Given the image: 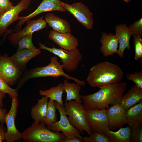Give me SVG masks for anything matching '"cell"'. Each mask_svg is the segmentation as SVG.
<instances>
[{"label": "cell", "instance_id": "obj_17", "mask_svg": "<svg viewBox=\"0 0 142 142\" xmlns=\"http://www.w3.org/2000/svg\"><path fill=\"white\" fill-rule=\"evenodd\" d=\"M48 37L61 48L66 50L70 51L77 48L78 45V39L71 33H62L51 30Z\"/></svg>", "mask_w": 142, "mask_h": 142}, {"label": "cell", "instance_id": "obj_36", "mask_svg": "<svg viewBox=\"0 0 142 142\" xmlns=\"http://www.w3.org/2000/svg\"><path fill=\"white\" fill-rule=\"evenodd\" d=\"M6 129L3 124L0 123V142H2L5 140V135Z\"/></svg>", "mask_w": 142, "mask_h": 142}, {"label": "cell", "instance_id": "obj_6", "mask_svg": "<svg viewBox=\"0 0 142 142\" xmlns=\"http://www.w3.org/2000/svg\"><path fill=\"white\" fill-rule=\"evenodd\" d=\"M38 44L40 49L48 51L59 57L62 63L63 69L68 72L75 71L83 59L82 55L77 48L68 51L54 46L51 48L48 47L40 42Z\"/></svg>", "mask_w": 142, "mask_h": 142}, {"label": "cell", "instance_id": "obj_24", "mask_svg": "<svg viewBox=\"0 0 142 142\" xmlns=\"http://www.w3.org/2000/svg\"><path fill=\"white\" fill-rule=\"evenodd\" d=\"M64 91L66 94L65 102L74 100L78 103L82 104V101L80 95L81 86L76 83H70L64 80L63 83Z\"/></svg>", "mask_w": 142, "mask_h": 142}, {"label": "cell", "instance_id": "obj_26", "mask_svg": "<svg viewBox=\"0 0 142 142\" xmlns=\"http://www.w3.org/2000/svg\"><path fill=\"white\" fill-rule=\"evenodd\" d=\"M64 91L63 83H60L58 85L52 87L49 89L40 90L39 93L40 95L46 97L64 106L62 100V94Z\"/></svg>", "mask_w": 142, "mask_h": 142}, {"label": "cell", "instance_id": "obj_15", "mask_svg": "<svg viewBox=\"0 0 142 142\" xmlns=\"http://www.w3.org/2000/svg\"><path fill=\"white\" fill-rule=\"evenodd\" d=\"M107 112L109 129L115 130L122 127L127 124L126 110L120 103L107 107Z\"/></svg>", "mask_w": 142, "mask_h": 142}, {"label": "cell", "instance_id": "obj_37", "mask_svg": "<svg viewBox=\"0 0 142 142\" xmlns=\"http://www.w3.org/2000/svg\"><path fill=\"white\" fill-rule=\"evenodd\" d=\"M7 113L6 109L0 108V122L1 124H3L4 123V118Z\"/></svg>", "mask_w": 142, "mask_h": 142}, {"label": "cell", "instance_id": "obj_14", "mask_svg": "<svg viewBox=\"0 0 142 142\" xmlns=\"http://www.w3.org/2000/svg\"><path fill=\"white\" fill-rule=\"evenodd\" d=\"M44 17L43 16L38 19L28 20L26 22V26L22 30L15 33L11 32L8 37L11 44L14 46H17L18 42L22 37L46 28L47 23L43 19Z\"/></svg>", "mask_w": 142, "mask_h": 142}, {"label": "cell", "instance_id": "obj_12", "mask_svg": "<svg viewBox=\"0 0 142 142\" xmlns=\"http://www.w3.org/2000/svg\"><path fill=\"white\" fill-rule=\"evenodd\" d=\"M31 1V0H21L17 5L0 15V37L8 30L9 26L18 20L19 13L28 8Z\"/></svg>", "mask_w": 142, "mask_h": 142}, {"label": "cell", "instance_id": "obj_22", "mask_svg": "<svg viewBox=\"0 0 142 142\" xmlns=\"http://www.w3.org/2000/svg\"><path fill=\"white\" fill-rule=\"evenodd\" d=\"M127 124L131 128L142 125V100L126 110Z\"/></svg>", "mask_w": 142, "mask_h": 142}, {"label": "cell", "instance_id": "obj_3", "mask_svg": "<svg viewBox=\"0 0 142 142\" xmlns=\"http://www.w3.org/2000/svg\"><path fill=\"white\" fill-rule=\"evenodd\" d=\"M50 59V63L46 66L27 69L23 72L17 81V90L18 91L30 79L46 77L57 78L63 76L66 79L73 80L81 86L85 85L84 81L71 77L64 72L62 65L59 62L57 56H52Z\"/></svg>", "mask_w": 142, "mask_h": 142}, {"label": "cell", "instance_id": "obj_13", "mask_svg": "<svg viewBox=\"0 0 142 142\" xmlns=\"http://www.w3.org/2000/svg\"><path fill=\"white\" fill-rule=\"evenodd\" d=\"M58 11L65 12L62 2L59 0H43L37 9L28 15L19 16V22L16 26L14 31L17 32L21 30L22 26L26 21L42 13L49 11Z\"/></svg>", "mask_w": 142, "mask_h": 142}, {"label": "cell", "instance_id": "obj_2", "mask_svg": "<svg viewBox=\"0 0 142 142\" xmlns=\"http://www.w3.org/2000/svg\"><path fill=\"white\" fill-rule=\"evenodd\" d=\"M123 76V71L118 65L104 61L90 68L86 80L91 87L100 88L120 82Z\"/></svg>", "mask_w": 142, "mask_h": 142}, {"label": "cell", "instance_id": "obj_21", "mask_svg": "<svg viewBox=\"0 0 142 142\" xmlns=\"http://www.w3.org/2000/svg\"><path fill=\"white\" fill-rule=\"evenodd\" d=\"M142 100V89L133 85L121 99L120 104L126 110Z\"/></svg>", "mask_w": 142, "mask_h": 142}, {"label": "cell", "instance_id": "obj_8", "mask_svg": "<svg viewBox=\"0 0 142 142\" xmlns=\"http://www.w3.org/2000/svg\"><path fill=\"white\" fill-rule=\"evenodd\" d=\"M85 114L92 133H104L109 130L106 109L85 110Z\"/></svg>", "mask_w": 142, "mask_h": 142}, {"label": "cell", "instance_id": "obj_28", "mask_svg": "<svg viewBox=\"0 0 142 142\" xmlns=\"http://www.w3.org/2000/svg\"><path fill=\"white\" fill-rule=\"evenodd\" d=\"M84 142H110L109 138L103 133L94 132L89 136H85L83 138Z\"/></svg>", "mask_w": 142, "mask_h": 142}, {"label": "cell", "instance_id": "obj_30", "mask_svg": "<svg viewBox=\"0 0 142 142\" xmlns=\"http://www.w3.org/2000/svg\"><path fill=\"white\" fill-rule=\"evenodd\" d=\"M133 41L134 47V59L138 60L142 57V37L133 36Z\"/></svg>", "mask_w": 142, "mask_h": 142}, {"label": "cell", "instance_id": "obj_9", "mask_svg": "<svg viewBox=\"0 0 142 142\" xmlns=\"http://www.w3.org/2000/svg\"><path fill=\"white\" fill-rule=\"evenodd\" d=\"M66 11L73 15L87 29H91L93 26V15L88 7L80 2L69 4L62 2Z\"/></svg>", "mask_w": 142, "mask_h": 142}, {"label": "cell", "instance_id": "obj_34", "mask_svg": "<svg viewBox=\"0 0 142 142\" xmlns=\"http://www.w3.org/2000/svg\"><path fill=\"white\" fill-rule=\"evenodd\" d=\"M130 142H142V125L136 128H132Z\"/></svg>", "mask_w": 142, "mask_h": 142}, {"label": "cell", "instance_id": "obj_33", "mask_svg": "<svg viewBox=\"0 0 142 142\" xmlns=\"http://www.w3.org/2000/svg\"><path fill=\"white\" fill-rule=\"evenodd\" d=\"M0 91L8 94L11 98L18 97V94L16 88L13 89L11 88L2 79L0 78Z\"/></svg>", "mask_w": 142, "mask_h": 142}, {"label": "cell", "instance_id": "obj_4", "mask_svg": "<svg viewBox=\"0 0 142 142\" xmlns=\"http://www.w3.org/2000/svg\"><path fill=\"white\" fill-rule=\"evenodd\" d=\"M21 134L22 139L26 142H63L66 137L63 133L53 132L40 122H34Z\"/></svg>", "mask_w": 142, "mask_h": 142}, {"label": "cell", "instance_id": "obj_39", "mask_svg": "<svg viewBox=\"0 0 142 142\" xmlns=\"http://www.w3.org/2000/svg\"><path fill=\"white\" fill-rule=\"evenodd\" d=\"M6 93L0 91V108H2L4 107L3 99L5 97Z\"/></svg>", "mask_w": 142, "mask_h": 142}, {"label": "cell", "instance_id": "obj_35", "mask_svg": "<svg viewBox=\"0 0 142 142\" xmlns=\"http://www.w3.org/2000/svg\"><path fill=\"white\" fill-rule=\"evenodd\" d=\"M13 6L9 0H0V15L8 11Z\"/></svg>", "mask_w": 142, "mask_h": 142}, {"label": "cell", "instance_id": "obj_38", "mask_svg": "<svg viewBox=\"0 0 142 142\" xmlns=\"http://www.w3.org/2000/svg\"><path fill=\"white\" fill-rule=\"evenodd\" d=\"M82 139L76 137L67 138L66 137L63 142H83Z\"/></svg>", "mask_w": 142, "mask_h": 142}, {"label": "cell", "instance_id": "obj_16", "mask_svg": "<svg viewBox=\"0 0 142 142\" xmlns=\"http://www.w3.org/2000/svg\"><path fill=\"white\" fill-rule=\"evenodd\" d=\"M41 53L40 48L33 49H18L9 58L17 67L23 72L27 70V65L31 59Z\"/></svg>", "mask_w": 142, "mask_h": 142}, {"label": "cell", "instance_id": "obj_10", "mask_svg": "<svg viewBox=\"0 0 142 142\" xmlns=\"http://www.w3.org/2000/svg\"><path fill=\"white\" fill-rule=\"evenodd\" d=\"M11 98V108L6 115L4 120L7 127L5 138L7 142L19 141L22 139L21 133L17 130L15 125V119L19 104L18 97H14Z\"/></svg>", "mask_w": 142, "mask_h": 142}, {"label": "cell", "instance_id": "obj_31", "mask_svg": "<svg viewBox=\"0 0 142 142\" xmlns=\"http://www.w3.org/2000/svg\"><path fill=\"white\" fill-rule=\"evenodd\" d=\"M128 27L132 36L142 37V18H141L130 25Z\"/></svg>", "mask_w": 142, "mask_h": 142}, {"label": "cell", "instance_id": "obj_7", "mask_svg": "<svg viewBox=\"0 0 142 142\" xmlns=\"http://www.w3.org/2000/svg\"><path fill=\"white\" fill-rule=\"evenodd\" d=\"M56 109L60 114V119L47 125V127L49 130L55 132L63 133L67 138L76 137L82 139L79 131L74 127L69 121L66 115L64 106L61 105L54 101Z\"/></svg>", "mask_w": 142, "mask_h": 142}, {"label": "cell", "instance_id": "obj_18", "mask_svg": "<svg viewBox=\"0 0 142 142\" xmlns=\"http://www.w3.org/2000/svg\"><path fill=\"white\" fill-rule=\"evenodd\" d=\"M115 34L119 44L117 53L121 58H123V54L126 49L130 50L131 47L130 40L132 36L128 26L126 24L116 25L115 28Z\"/></svg>", "mask_w": 142, "mask_h": 142}, {"label": "cell", "instance_id": "obj_19", "mask_svg": "<svg viewBox=\"0 0 142 142\" xmlns=\"http://www.w3.org/2000/svg\"><path fill=\"white\" fill-rule=\"evenodd\" d=\"M100 42L101 43L100 51L104 57L117 53L118 42L115 34L111 33L107 34L102 32Z\"/></svg>", "mask_w": 142, "mask_h": 142}, {"label": "cell", "instance_id": "obj_5", "mask_svg": "<svg viewBox=\"0 0 142 142\" xmlns=\"http://www.w3.org/2000/svg\"><path fill=\"white\" fill-rule=\"evenodd\" d=\"M64 104L66 115L68 116V119L72 125L82 133L84 131L89 135L92 134L82 104L72 100L65 102Z\"/></svg>", "mask_w": 142, "mask_h": 142}, {"label": "cell", "instance_id": "obj_20", "mask_svg": "<svg viewBox=\"0 0 142 142\" xmlns=\"http://www.w3.org/2000/svg\"><path fill=\"white\" fill-rule=\"evenodd\" d=\"M45 20L53 30L62 33H70L71 29L69 23L66 20L49 13L45 15Z\"/></svg>", "mask_w": 142, "mask_h": 142}, {"label": "cell", "instance_id": "obj_29", "mask_svg": "<svg viewBox=\"0 0 142 142\" xmlns=\"http://www.w3.org/2000/svg\"><path fill=\"white\" fill-rule=\"evenodd\" d=\"M32 34L26 35L20 39L17 43L18 49H33L37 48L32 42Z\"/></svg>", "mask_w": 142, "mask_h": 142}, {"label": "cell", "instance_id": "obj_11", "mask_svg": "<svg viewBox=\"0 0 142 142\" xmlns=\"http://www.w3.org/2000/svg\"><path fill=\"white\" fill-rule=\"evenodd\" d=\"M22 73L11 61L7 54L0 55V78L8 84L14 85Z\"/></svg>", "mask_w": 142, "mask_h": 142}, {"label": "cell", "instance_id": "obj_40", "mask_svg": "<svg viewBox=\"0 0 142 142\" xmlns=\"http://www.w3.org/2000/svg\"><path fill=\"white\" fill-rule=\"evenodd\" d=\"M125 2H130L131 0H121Z\"/></svg>", "mask_w": 142, "mask_h": 142}, {"label": "cell", "instance_id": "obj_27", "mask_svg": "<svg viewBox=\"0 0 142 142\" xmlns=\"http://www.w3.org/2000/svg\"><path fill=\"white\" fill-rule=\"evenodd\" d=\"M56 109L54 101L50 99L48 103L45 115L40 123L47 125L56 121Z\"/></svg>", "mask_w": 142, "mask_h": 142}, {"label": "cell", "instance_id": "obj_32", "mask_svg": "<svg viewBox=\"0 0 142 142\" xmlns=\"http://www.w3.org/2000/svg\"><path fill=\"white\" fill-rule=\"evenodd\" d=\"M129 80L133 82L138 88L142 89V71H136L133 73H128L126 76Z\"/></svg>", "mask_w": 142, "mask_h": 142}, {"label": "cell", "instance_id": "obj_25", "mask_svg": "<svg viewBox=\"0 0 142 142\" xmlns=\"http://www.w3.org/2000/svg\"><path fill=\"white\" fill-rule=\"evenodd\" d=\"M49 98L43 96L39 99L37 104L31 108V115L36 123H40L44 117L46 112Z\"/></svg>", "mask_w": 142, "mask_h": 142}, {"label": "cell", "instance_id": "obj_23", "mask_svg": "<svg viewBox=\"0 0 142 142\" xmlns=\"http://www.w3.org/2000/svg\"><path fill=\"white\" fill-rule=\"evenodd\" d=\"M131 129L128 126L121 127L116 131L109 129L104 134L109 138L110 142H130Z\"/></svg>", "mask_w": 142, "mask_h": 142}, {"label": "cell", "instance_id": "obj_1", "mask_svg": "<svg viewBox=\"0 0 142 142\" xmlns=\"http://www.w3.org/2000/svg\"><path fill=\"white\" fill-rule=\"evenodd\" d=\"M127 86V83L123 81L101 88L93 94L81 95L84 109L86 110L104 109L110 105L120 103Z\"/></svg>", "mask_w": 142, "mask_h": 142}]
</instances>
